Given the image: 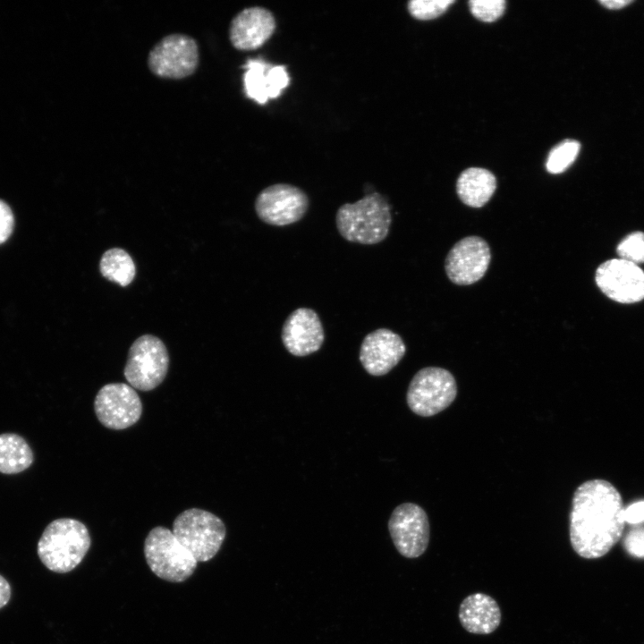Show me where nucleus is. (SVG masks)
<instances>
[{
    "mask_svg": "<svg viewBox=\"0 0 644 644\" xmlns=\"http://www.w3.org/2000/svg\"><path fill=\"white\" fill-rule=\"evenodd\" d=\"M94 411L104 427L122 430L139 421L142 414V402L130 385L110 383L103 386L97 393Z\"/></svg>",
    "mask_w": 644,
    "mask_h": 644,
    "instance_id": "nucleus-10",
    "label": "nucleus"
},
{
    "mask_svg": "<svg viewBox=\"0 0 644 644\" xmlns=\"http://www.w3.org/2000/svg\"><path fill=\"white\" fill-rule=\"evenodd\" d=\"M624 521L630 524L644 521V501L633 503L624 508Z\"/></svg>",
    "mask_w": 644,
    "mask_h": 644,
    "instance_id": "nucleus-28",
    "label": "nucleus"
},
{
    "mask_svg": "<svg viewBox=\"0 0 644 644\" xmlns=\"http://www.w3.org/2000/svg\"><path fill=\"white\" fill-rule=\"evenodd\" d=\"M599 3L607 9L617 10V9H621V8L630 4L631 3H632V1H629V0H615V1L602 0V1H599Z\"/></svg>",
    "mask_w": 644,
    "mask_h": 644,
    "instance_id": "nucleus-30",
    "label": "nucleus"
},
{
    "mask_svg": "<svg viewBox=\"0 0 644 644\" xmlns=\"http://www.w3.org/2000/svg\"><path fill=\"white\" fill-rule=\"evenodd\" d=\"M285 349L293 356L304 357L318 351L325 340L321 320L315 310L298 308L285 319L281 333Z\"/></svg>",
    "mask_w": 644,
    "mask_h": 644,
    "instance_id": "nucleus-15",
    "label": "nucleus"
},
{
    "mask_svg": "<svg viewBox=\"0 0 644 644\" xmlns=\"http://www.w3.org/2000/svg\"><path fill=\"white\" fill-rule=\"evenodd\" d=\"M619 258L636 265L644 263V232L635 231L625 235L616 246Z\"/></svg>",
    "mask_w": 644,
    "mask_h": 644,
    "instance_id": "nucleus-23",
    "label": "nucleus"
},
{
    "mask_svg": "<svg viewBox=\"0 0 644 644\" xmlns=\"http://www.w3.org/2000/svg\"><path fill=\"white\" fill-rule=\"evenodd\" d=\"M90 545L86 525L72 518H59L45 528L38 542L37 554L49 571L66 573L81 563Z\"/></svg>",
    "mask_w": 644,
    "mask_h": 644,
    "instance_id": "nucleus-2",
    "label": "nucleus"
},
{
    "mask_svg": "<svg viewBox=\"0 0 644 644\" xmlns=\"http://www.w3.org/2000/svg\"><path fill=\"white\" fill-rule=\"evenodd\" d=\"M496 188L494 174L484 168L464 170L457 179L456 191L460 199L472 208L483 207L493 196Z\"/></svg>",
    "mask_w": 644,
    "mask_h": 644,
    "instance_id": "nucleus-19",
    "label": "nucleus"
},
{
    "mask_svg": "<svg viewBox=\"0 0 644 644\" xmlns=\"http://www.w3.org/2000/svg\"><path fill=\"white\" fill-rule=\"evenodd\" d=\"M623 546L632 556L644 557V529H634L627 534Z\"/></svg>",
    "mask_w": 644,
    "mask_h": 644,
    "instance_id": "nucleus-26",
    "label": "nucleus"
},
{
    "mask_svg": "<svg viewBox=\"0 0 644 644\" xmlns=\"http://www.w3.org/2000/svg\"><path fill=\"white\" fill-rule=\"evenodd\" d=\"M99 269L104 277L121 286L129 285L136 274L131 257L120 248H112L104 252L99 262Z\"/></svg>",
    "mask_w": 644,
    "mask_h": 644,
    "instance_id": "nucleus-21",
    "label": "nucleus"
},
{
    "mask_svg": "<svg viewBox=\"0 0 644 644\" xmlns=\"http://www.w3.org/2000/svg\"><path fill=\"white\" fill-rule=\"evenodd\" d=\"M392 223L391 208L378 192H370L354 203L342 205L335 215L340 235L348 242L377 244L384 241Z\"/></svg>",
    "mask_w": 644,
    "mask_h": 644,
    "instance_id": "nucleus-3",
    "label": "nucleus"
},
{
    "mask_svg": "<svg viewBox=\"0 0 644 644\" xmlns=\"http://www.w3.org/2000/svg\"><path fill=\"white\" fill-rule=\"evenodd\" d=\"M13 228V216L9 206L0 200V243L7 240Z\"/></svg>",
    "mask_w": 644,
    "mask_h": 644,
    "instance_id": "nucleus-27",
    "label": "nucleus"
},
{
    "mask_svg": "<svg viewBox=\"0 0 644 644\" xmlns=\"http://www.w3.org/2000/svg\"><path fill=\"white\" fill-rule=\"evenodd\" d=\"M504 0H470L469 6L477 19L491 22L500 18L505 9Z\"/></svg>",
    "mask_w": 644,
    "mask_h": 644,
    "instance_id": "nucleus-25",
    "label": "nucleus"
},
{
    "mask_svg": "<svg viewBox=\"0 0 644 644\" xmlns=\"http://www.w3.org/2000/svg\"><path fill=\"white\" fill-rule=\"evenodd\" d=\"M199 62V47L189 35L174 33L162 38L150 49L148 66L156 76L183 79L195 72Z\"/></svg>",
    "mask_w": 644,
    "mask_h": 644,
    "instance_id": "nucleus-8",
    "label": "nucleus"
},
{
    "mask_svg": "<svg viewBox=\"0 0 644 644\" xmlns=\"http://www.w3.org/2000/svg\"><path fill=\"white\" fill-rule=\"evenodd\" d=\"M12 596V589L8 580L0 574V609L8 604Z\"/></svg>",
    "mask_w": 644,
    "mask_h": 644,
    "instance_id": "nucleus-29",
    "label": "nucleus"
},
{
    "mask_svg": "<svg viewBox=\"0 0 644 644\" xmlns=\"http://www.w3.org/2000/svg\"><path fill=\"white\" fill-rule=\"evenodd\" d=\"M388 530L397 551L404 557L417 558L429 542V522L426 512L413 503H403L393 511Z\"/></svg>",
    "mask_w": 644,
    "mask_h": 644,
    "instance_id": "nucleus-11",
    "label": "nucleus"
},
{
    "mask_svg": "<svg viewBox=\"0 0 644 644\" xmlns=\"http://www.w3.org/2000/svg\"><path fill=\"white\" fill-rule=\"evenodd\" d=\"M406 347L402 337L388 328L369 333L360 344V361L372 376H383L402 359Z\"/></svg>",
    "mask_w": 644,
    "mask_h": 644,
    "instance_id": "nucleus-14",
    "label": "nucleus"
},
{
    "mask_svg": "<svg viewBox=\"0 0 644 644\" xmlns=\"http://www.w3.org/2000/svg\"><path fill=\"white\" fill-rule=\"evenodd\" d=\"M458 616L462 626L474 634H489L496 630L501 622L498 604L484 593H473L466 597L460 605Z\"/></svg>",
    "mask_w": 644,
    "mask_h": 644,
    "instance_id": "nucleus-18",
    "label": "nucleus"
},
{
    "mask_svg": "<svg viewBox=\"0 0 644 644\" xmlns=\"http://www.w3.org/2000/svg\"><path fill=\"white\" fill-rule=\"evenodd\" d=\"M491 259L487 242L479 236L464 237L449 250L445 268L451 282L459 285L472 284L486 274Z\"/></svg>",
    "mask_w": 644,
    "mask_h": 644,
    "instance_id": "nucleus-13",
    "label": "nucleus"
},
{
    "mask_svg": "<svg viewBox=\"0 0 644 644\" xmlns=\"http://www.w3.org/2000/svg\"><path fill=\"white\" fill-rule=\"evenodd\" d=\"M595 282L609 299L623 304L644 300V270L622 258L601 263L595 273Z\"/></svg>",
    "mask_w": 644,
    "mask_h": 644,
    "instance_id": "nucleus-12",
    "label": "nucleus"
},
{
    "mask_svg": "<svg viewBox=\"0 0 644 644\" xmlns=\"http://www.w3.org/2000/svg\"><path fill=\"white\" fill-rule=\"evenodd\" d=\"M580 148L579 141L564 140L555 146L548 154L546 167L551 174L565 171L576 159Z\"/></svg>",
    "mask_w": 644,
    "mask_h": 644,
    "instance_id": "nucleus-22",
    "label": "nucleus"
},
{
    "mask_svg": "<svg viewBox=\"0 0 644 644\" xmlns=\"http://www.w3.org/2000/svg\"><path fill=\"white\" fill-rule=\"evenodd\" d=\"M144 555L152 572L170 582L185 581L198 564L173 531L163 526L149 530L144 541Z\"/></svg>",
    "mask_w": 644,
    "mask_h": 644,
    "instance_id": "nucleus-5",
    "label": "nucleus"
},
{
    "mask_svg": "<svg viewBox=\"0 0 644 644\" xmlns=\"http://www.w3.org/2000/svg\"><path fill=\"white\" fill-rule=\"evenodd\" d=\"M172 531L197 562L211 560L221 548L226 535L224 521L199 508H190L178 514Z\"/></svg>",
    "mask_w": 644,
    "mask_h": 644,
    "instance_id": "nucleus-4",
    "label": "nucleus"
},
{
    "mask_svg": "<svg viewBox=\"0 0 644 644\" xmlns=\"http://www.w3.org/2000/svg\"><path fill=\"white\" fill-rule=\"evenodd\" d=\"M34 455L27 441L14 433L0 435V472L16 474L27 470Z\"/></svg>",
    "mask_w": 644,
    "mask_h": 644,
    "instance_id": "nucleus-20",
    "label": "nucleus"
},
{
    "mask_svg": "<svg viewBox=\"0 0 644 644\" xmlns=\"http://www.w3.org/2000/svg\"><path fill=\"white\" fill-rule=\"evenodd\" d=\"M168 367L169 354L165 343L155 335H144L130 347L123 375L131 386L147 392L164 381Z\"/></svg>",
    "mask_w": 644,
    "mask_h": 644,
    "instance_id": "nucleus-6",
    "label": "nucleus"
},
{
    "mask_svg": "<svg viewBox=\"0 0 644 644\" xmlns=\"http://www.w3.org/2000/svg\"><path fill=\"white\" fill-rule=\"evenodd\" d=\"M456 394L457 385L451 372L438 367H427L413 376L406 401L414 413L430 417L446 409Z\"/></svg>",
    "mask_w": 644,
    "mask_h": 644,
    "instance_id": "nucleus-7",
    "label": "nucleus"
},
{
    "mask_svg": "<svg viewBox=\"0 0 644 644\" xmlns=\"http://www.w3.org/2000/svg\"><path fill=\"white\" fill-rule=\"evenodd\" d=\"M243 74L245 95L258 104H266L269 98L281 95L290 81L284 65H273L261 59L246 62Z\"/></svg>",
    "mask_w": 644,
    "mask_h": 644,
    "instance_id": "nucleus-17",
    "label": "nucleus"
},
{
    "mask_svg": "<svg viewBox=\"0 0 644 644\" xmlns=\"http://www.w3.org/2000/svg\"><path fill=\"white\" fill-rule=\"evenodd\" d=\"M624 507L618 490L604 479H591L574 492L570 513L573 550L587 559L606 555L624 529Z\"/></svg>",
    "mask_w": 644,
    "mask_h": 644,
    "instance_id": "nucleus-1",
    "label": "nucleus"
},
{
    "mask_svg": "<svg viewBox=\"0 0 644 644\" xmlns=\"http://www.w3.org/2000/svg\"><path fill=\"white\" fill-rule=\"evenodd\" d=\"M275 28V18L268 9L261 6L247 7L232 19L229 39L237 50H255L272 37Z\"/></svg>",
    "mask_w": 644,
    "mask_h": 644,
    "instance_id": "nucleus-16",
    "label": "nucleus"
},
{
    "mask_svg": "<svg viewBox=\"0 0 644 644\" xmlns=\"http://www.w3.org/2000/svg\"><path fill=\"white\" fill-rule=\"evenodd\" d=\"M255 211L264 223L284 226L300 221L309 208L304 191L289 183H275L263 189L255 199Z\"/></svg>",
    "mask_w": 644,
    "mask_h": 644,
    "instance_id": "nucleus-9",
    "label": "nucleus"
},
{
    "mask_svg": "<svg viewBox=\"0 0 644 644\" xmlns=\"http://www.w3.org/2000/svg\"><path fill=\"white\" fill-rule=\"evenodd\" d=\"M453 2V0H412L407 4V6L412 17L427 21L443 14Z\"/></svg>",
    "mask_w": 644,
    "mask_h": 644,
    "instance_id": "nucleus-24",
    "label": "nucleus"
}]
</instances>
